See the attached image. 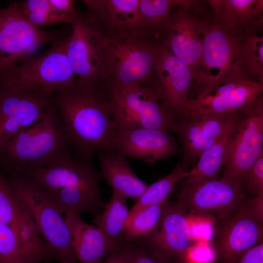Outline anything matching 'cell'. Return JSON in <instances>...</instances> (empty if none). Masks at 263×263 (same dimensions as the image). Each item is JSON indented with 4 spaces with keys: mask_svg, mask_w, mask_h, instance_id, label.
Listing matches in <instances>:
<instances>
[{
    "mask_svg": "<svg viewBox=\"0 0 263 263\" xmlns=\"http://www.w3.org/2000/svg\"><path fill=\"white\" fill-rule=\"evenodd\" d=\"M50 100L75 155L91 161L96 150L113 151L117 129L108 93L101 86L91 87L77 82L55 92Z\"/></svg>",
    "mask_w": 263,
    "mask_h": 263,
    "instance_id": "obj_1",
    "label": "cell"
},
{
    "mask_svg": "<svg viewBox=\"0 0 263 263\" xmlns=\"http://www.w3.org/2000/svg\"><path fill=\"white\" fill-rule=\"evenodd\" d=\"M11 170L44 191L65 216L100 213L103 202L99 172L91 161L70 150L48 166L17 167Z\"/></svg>",
    "mask_w": 263,
    "mask_h": 263,
    "instance_id": "obj_2",
    "label": "cell"
},
{
    "mask_svg": "<svg viewBox=\"0 0 263 263\" xmlns=\"http://www.w3.org/2000/svg\"><path fill=\"white\" fill-rule=\"evenodd\" d=\"M87 18L94 30L101 86L110 90L136 83L151 85L162 43L143 33L105 28Z\"/></svg>",
    "mask_w": 263,
    "mask_h": 263,
    "instance_id": "obj_3",
    "label": "cell"
},
{
    "mask_svg": "<svg viewBox=\"0 0 263 263\" xmlns=\"http://www.w3.org/2000/svg\"><path fill=\"white\" fill-rule=\"evenodd\" d=\"M71 150L58 113L51 104L45 113L0 149V167H44Z\"/></svg>",
    "mask_w": 263,
    "mask_h": 263,
    "instance_id": "obj_4",
    "label": "cell"
},
{
    "mask_svg": "<svg viewBox=\"0 0 263 263\" xmlns=\"http://www.w3.org/2000/svg\"><path fill=\"white\" fill-rule=\"evenodd\" d=\"M68 39L54 42L47 52L29 57L4 72L0 77V89L23 88L50 96L75 85L77 79L67 54Z\"/></svg>",
    "mask_w": 263,
    "mask_h": 263,
    "instance_id": "obj_5",
    "label": "cell"
},
{
    "mask_svg": "<svg viewBox=\"0 0 263 263\" xmlns=\"http://www.w3.org/2000/svg\"><path fill=\"white\" fill-rule=\"evenodd\" d=\"M5 176L28 208L36 230L60 263H77L64 215L42 190L14 171L2 169Z\"/></svg>",
    "mask_w": 263,
    "mask_h": 263,
    "instance_id": "obj_6",
    "label": "cell"
},
{
    "mask_svg": "<svg viewBox=\"0 0 263 263\" xmlns=\"http://www.w3.org/2000/svg\"><path fill=\"white\" fill-rule=\"evenodd\" d=\"M243 29L226 28L215 21L212 17L205 35L201 64L195 81L197 96L230 79H253L241 56Z\"/></svg>",
    "mask_w": 263,
    "mask_h": 263,
    "instance_id": "obj_7",
    "label": "cell"
},
{
    "mask_svg": "<svg viewBox=\"0 0 263 263\" xmlns=\"http://www.w3.org/2000/svg\"><path fill=\"white\" fill-rule=\"evenodd\" d=\"M263 195L246 196L225 217L216 221L211 240L220 263H234L263 241Z\"/></svg>",
    "mask_w": 263,
    "mask_h": 263,
    "instance_id": "obj_8",
    "label": "cell"
},
{
    "mask_svg": "<svg viewBox=\"0 0 263 263\" xmlns=\"http://www.w3.org/2000/svg\"><path fill=\"white\" fill-rule=\"evenodd\" d=\"M106 90L117 131L150 128L174 132L176 121L151 85L136 83Z\"/></svg>",
    "mask_w": 263,
    "mask_h": 263,
    "instance_id": "obj_9",
    "label": "cell"
},
{
    "mask_svg": "<svg viewBox=\"0 0 263 263\" xmlns=\"http://www.w3.org/2000/svg\"><path fill=\"white\" fill-rule=\"evenodd\" d=\"M204 2L184 0L176 6L163 40V44L190 68L194 82L199 75L205 35L212 19Z\"/></svg>",
    "mask_w": 263,
    "mask_h": 263,
    "instance_id": "obj_10",
    "label": "cell"
},
{
    "mask_svg": "<svg viewBox=\"0 0 263 263\" xmlns=\"http://www.w3.org/2000/svg\"><path fill=\"white\" fill-rule=\"evenodd\" d=\"M58 40L56 33L30 22L21 13L17 2L0 8V77L32 56L41 46Z\"/></svg>",
    "mask_w": 263,
    "mask_h": 263,
    "instance_id": "obj_11",
    "label": "cell"
},
{
    "mask_svg": "<svg viewBox=\"0 0 263 263\" xmlns=\"http://www.w3.org/2000/svg\"><path fill=\"white\" fill-rule=\"evenodd\" d=\"M263 96L239 112L232 143L222 178L244 185L263 151Z\"/></svg>",
    "mask_w": 263,
    "mask_h": 263,
    "instance_id": "obj_12",
    "label": "cell"
},
{
    "mask_svg": "<svg viewBox=\"0 0 263 263\" xmlns=\"http://www.w3.org/2000/svg\"><path fill=\"white\" fill-rule=\"evenodd\" d=\"M246 196L242 186L222 178L186 180L179 201L193 216L217 221L227 215Z\"/></svg>",
    "mask_w": 263,
    "mask_h": 263,
    "instance_id": "obj_13",
    "label": "cell"
},
{
    "mask_svg": "<svg viewBox=\"0 0 263 263\" xmlns=\"http://www.w3.org/2000/svg\"><path fill=\"white\" fill-rule=\"evenodd\" d=\"M50 96L26 88L0 89V149L45 113Z\"/></svg>",
    "mask_w": 263,
    "mask_h": 263,
    "instance_id": "obj_14",
    "label": "cell"
},
{
    "mask_svg": "<svg viewBox=\"0 0 263 263\" xmlns=\"http://www.w3.org/2000/svg\"><path fill=\"white\" fill-rule=\"evenodd\" d=\"M192 81L190 68L162 44L151 86L176 121L189 100L188 93Z\"/></svg>",
    "mask_w": 263,
    "mask_h": 263,
    "instance_id": "obj_15",
    "label": "cell"
},
{
    "mask_svg": "<svg viewBox=\"0 0 263 263\" xmlns=\"http://www.w3.org/2000/svg\"><path fill=\"white\" fill-rule=\"evenodd\" d=\"M188 212L180 202L169 204L153 230L139 241L180 263H187L191 244Z\"/></svg>",
    "mask_w": 263,
    "mask_h": 263,
    "instance_id": "obj_16",
    "label": "cell"
},
{
    "mask_svg": "<svg viewBox=\"0 0 263 263\" xmlns=\"http://www.w3.org/2000/svg\"><path fill=\"white\" fill-rule=\"evenodd\" d=\"M178 151L177 145L169 131L160 129L118 130L113 148V151L152 165Z\"/></svg>",
    "mask_w": 263,
    "mask_h": 263,
    "instance_id": "obj_17",
    "label": "cell"
},
{
    "mask_svg": "<svg viewBox=\"0 0 263 263\" xmlns=\"http://www.w3.org/2000/svg\"><path fill=\"white\" fill-rule=\"evenodd\" d=\"M73 25L67 54L72 70L77 76V81L83 85L101 86L102 79L93 26L85 14L80 12Z\"/></svg>",
    "mask_w": 263,
    "mask_h": 263,
    "instance_id": "obj_18",
    "label": "cell"
},
{
    "mask_svg": "<svg viewBox=\"0 0 263 263\" xmlns=\"http://www.w3.org/2000/svg\"><path fill=\"white\" fill-rule=\"evenodd\" d=\"M233 114L187 115L177 120L174 132L183 145L184 163L199 157L214 143L228 127Z\"/></svg>",
    "mask_w": 263,
    "mask_h": 263,
    "instance_id": "obj_19",
    "label": "cell"
},
{
    "mask_svg": "<svg viewBox=\"0 0 263 263\" xmlns=\"http://www.w3.org/2000/svg\"><path fill=\"white\" fill-rule=\"evenodd\" d=\"M263 81L248 78L236 89L220 96L189 99L180 118L208 114H232L249 107L263 95Z\"/></svg>",
    "mask_w": 263,
    "mask_h": 263,
    "instance_id": "obj_20",
    "label": "cell"
},
{
    "mask_svg": "<svg viewBox=\"0 0 263 263\" xmlns=\"http://www.w3.org/2000/svg\"><path fill=\"white\" fill-rule=\"evenodd\" d=\"M83 2L87 9L85 14L95 24L111 30L145 34L140 25V0H84Z\"/></svg>",
    "mask_w": 263,
    "mask_h": 263,
    "instance_id": "obj_21",
    "label": "cell"
},
{
    "mask_svg": "<svg viewBox=\"0 0 263 263\" xmlns=\"http://www.w3.org/2000/svg\"><path fill=\"white\" fill-rule=\"evenodd\" d=\"M0 222L10 225L31 244L50 252L38 235L28 208L0 167Z\"/></svg>",
    "mask_w": 263,
    "mask_h": 263,
    "instance_id": "obj_22",
    "label": "cell"
},
{
    "mask_svg": "<svg viewBox=\"0 0 263 263\" xmlns=\"http://www.w3.org/2000/svg\"><path fill=\"white\" fill-rule=\"evenodd\" d=\"M71 245L77 260L81 263H100L113 250L100 230L84 222L79 214L64 216Z\"/></svg>",
    "mask_w": 263,
    "mask_h": 263,
    "instance_id": "obj_23",
    "label": "cell"
},
{
    "mask_svg": "<svg viewBox=\"0 0 263 263\" xmlns=\"http://www.w3.org/2000/svg\"><path fill=\"white\" fill-rule=\"evenodd\" d=\"M126 158L124 155L117 152L100 151V174L101 178L113 189V191L127 199L136 200L149 185L133 172Z\"/></svg>",
    "mask_w": 263,
    "mask_h": 263,
    "instance_id": "obj_24",
    "label": "cell"
},
{
    "mask_svg": "<svg viewBox=\"0 0 263 263\" xmlns=\"http://www.w3.org/2000/svg\"><path fill=\"white\" fill-rule=\"evenodd\" d=\"M211 9L213 19L231 29H244L263 24V0H206Z\"/></svg>",
    "mask_w": 263,
    "mask_h": 263,
    "instance_id": "obj_25",
    "label": "cell"
},
{
    "mask_svg": "<svg viewBox=\"0 0 263 263\" xmlns=\"http://www.w3.org/2000/svg\"><path fill=\"white\" fill-rule=\"evenodd\" d=\"M238 113L233 114L228 127L222 136L200 154L198 163L188 171L186 180L218 178L219 173L226 162L232 143Z\"/></svg>",
    "mask_w": 263,
    "mask_h": 263,
    "instance_id": "obj_26",
    "label": "cell"
},
{
    "mask_svg": "<svg viewBox=\"0 0 263 263\" xmlns=\"http://www.w3.org/2000/svg\"><path fill=\"white\" fill-rule=\"evenodd\" d=\"M127 199L113 191L103 211L95 216V225L103 233L113 252L123 241V236L129 217Z\"/></svg>",
    "mask_w": 263,
    "mask_h": 263,
    "instance_id": "obj_27",
    "label": "cell"
},
{
    "mask_svg": "<svg viewBox=\"0 0 263 263\" xmlns=\"http://www.w3.org/2000/svg\"><path fill=\"white\" fill-rule=\"evenodd\" d=\"M184 0H140V25L147 35L163 43L165 31L174 8Z\"/></svg>",
    "mask_w": 263,
    "mask_h": 263,
    "instance_id": "obj_28",
    "label": "cell"
},
{
    "mask_svg": "<svg viewBox=\"0 0 263 263\" xmlns=\"http://www.w3.org/2000/svg\"><path fill=\"white\" fill-rule=\"evenodd\" d=\"M188 171L182 163H178L173 170L156 182L148 186L142 195L129 210L127 223L138 212L149 207L158 204L168 198V195L175 186L187 179ZM126 223V224H127Z\"/></svg>",
    "mask_w": 263,
    "mask_h": 263,
    "instance_id": "obj_29",
    "label": "cell"
},
{
    "mask_svg": "<svg viewBox=\"0 0 263 263\" xmlns=\"http://www.w3.org/2000/svg\"><path fill=\"white\" fill-rule=\"evenodd\" d=\"M34 255H41L44 260L51 254L25 240L10 225L0 222V263H15Z\"/></svg>",
    "mask_w": 263,
    "mask_h": 263,
    "instance_id": "obj_30",
    "label": "cell"
},
{
    "mask_svg": "<svg viewBox=\"0 0 263 263\" xmlns=\"http://www.w3.org/2000/svg\"><path fill=\"white\" fill-rule=\"evenodd\" d=\"M263 25L247 27L241 34V53L247 70L254 80L263 81Z\"/></svg>",
    "mask_w": 263,
    "mask_h": 263,
    "instance_id": "obj_31",
    "label": "cell"
},
{
    "mask_svg": "<svg viewBox=\"0 0 263 263\" xmlns=\"http://www.w3.org/2000/svg\"><path fill=\"white\" fill-rule=\"evenodd\" d=\"M170 204L167 198L138 212L126 224L123 241L128 242L148 236L156 226L164 210Z\"/></svg>",
    "mask_w": 263,
    "mask_h": 263,
    "instance_id": "obj_32",
    "label": "cell"
},
{
    "mask_svg": "<svg viewBox=\"0 0 263 263\" xmlns=\"http://www.w3.org/2000/svg\"><path fill=\"white\" fill-rule=\"evenodd\" d=\"M17 2L23 16L36 26L74 23L72 19L58 13L49 0H27Z\"/></svg>",
    "mask_w": 263,
    "mask_h": 263,
    "instance_id": "obj_33",
    "label": "cell"
},
{
    "mask_svg": "<svg viewBox=\"0 0 263 263\" xmlns=\"http://www.w3.org/2000/svg\"><path fill=\"white\" fill-rule=\"evenodd\" d=\"M128 242L130 247L131 263H175V262L145 245L137 239Z\"/></svg>",
    "mask_w": 263,
    "mask_h": 263,
    "instance_id": "obj_34",
    "label": "cell"
},
{
    "mask_svg": "<svg viewBox=\"0 0 263 263\" xmlns=\"http://www.w3.org/2000/svg\"><path fill=\"white\" fill-rule=\"evenodd\" d=\"M244 189L253 197L263 195V151L249 172Z\"/></svg>",
    "mask_w": 263,
    "mask_h": 263,
    "instance_id": "obj_35",
    "label": "cell"
},
{
    "mask_svg": "<svg viewBox=\"0 0 263 263\" xmlns=\"http://www.w3.org/2000/svg\"><path fill=\"white\" fill-rule=\"evenodd\" d=\"M100 263H131L129 242L123 241Z\"/></svg>",
    "mask_w": 263,
    "mask_h": 263,
    "instance_id": "obj_36",
    "label": "cell"
},
{
    "mask_svg": "<svg viewBox=\"0 0 263 263\" xmlns=\"http://www.w3.org/2000/svg\"><path fill=\"white\" fill-rule=\"evenodd\" d=\"M55 9L61 15L72 19L74 22L80 12L75 7V0H49Z\"/></svg>",
    "mask_w": 263,
    "mask_h": 263,
    "instance_id": "obj_37",
    "label": "cell"
},
{
    "mask_svg": "<svg viewBox=\"0 0 263 263\" xmlns=\"http://www.w3.org/2000/svg\"><path fill=\"white\" fill-rule=\"evenodd\" d=\"M234 263H263V242L247 250Z\"/></svg>",
    "mask_w": 263,
    "mask_h": 263,
    "instance_id": "obj_38",
    "label": "cell"
},
{
    "mask_svg": "<svg viewBox=\"0 0 263 263\" xmlns=\"http://www.w3.org/2000/svg\"><path fill=\"white\" fill-rule=\"evenodd\" d=\"M44 258L41 255H34L22 259L15 263H39Z\"/></svg>",
    "mask_w": 263,
    "mask_h": 263,
    "instance_id": "obj_39",
    "label": "cell"
},
{
    "mask_svg": "<svg viewBox=\"0 0 263 263\" xmlns=\"http://www.w3.org/2000/svg\"><path fill=\"white\" fill-rule=\"evenodd\" d=\"M46 263H51L50 262V260L49 259H47L46 260H45Z\"/></svg>",
    "mask_w": 263,
    "mask_h": 263,
    "instance_id": "obj_40",
    "label": "cell"
},
{
    "mask_svg": "<svg viewBox=\"0 0 263 263\" xmlns=\"http://www.w3.org/2000/svg\"><path fill=\"white\" fill-rule=\"evenodd\" d=\"M175 263H178L177 262H175Z\"/></svg>",
    "mask_w": 263,
    "mask_h": 263,
    "instance_id": "obj_41",
    "label": "cell"
}]
</instances>
